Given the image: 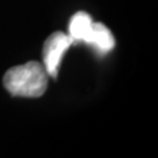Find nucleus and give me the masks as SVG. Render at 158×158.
Instances as JSON below:
<instances>
[{
	"label": "nucleus",
	"mask_w": 158,
	"mask_h": 158,
	"mask_svg": "<svg viewBox=\"0 0 158 158\" xmlns=\"http://www.w3.org/2000/svg\"><path fill=\"white\" fill-rule=\"evenodd\" d=\"M3 84L14 96L37 98L45 93L48 84V74L43 64L31 61L6 71Z\"/></svg>",
	"instance_id": "obj_1"
},
{
	"label": "nucleus",
	"mask_w": 158,
	"mask_h": 158,
	"mask_svg": "<svg viewBox=\"0 0 158 158\" xmlns=\"http://www.w3.org/2000/svg\"><path fill=\"white\" fill-rule=\"evenodd\" d=\"M73 43L74 41L70 35L61 31L52 33L45 40L42 49V59L48 76H52V78L58 77L61 60L66 50Z\"/></svg>",
	"instance_id": "obj_2"
},
{
	"label": "nucleus",
	"mask_w": 158,
	"mask_h": 158,
	"mask_svg": "<svg viewBox=\"0 0 158 158\" xmlns=\"http://www.w3.org/2000/svg\"><path fill=\"white\" fill-rule=\"evenodd\" d=\"M94 22L91 17L85 11H78L72 15L69 22V35L74 42L83 41L87 43L89 39Z\"/></svg>",
	"instance_id": "obj_3"
},
{
	"label": "nucleus",
	"mask_w": 158,
	"mask_h": 158,
	"mask_svg": "<svg viewBox=\"0 0 158 158\" xmlns=\"http://www.w3.org/2000/svg\"><path fill=\"white\" fill-rule=\"evenodd\" d=\"M88 44H91L100 53H107L115 46V39L108 28L102 23H94Z\"/></svg>",
	"instance_id": "obj_4"
}]
</instances>
